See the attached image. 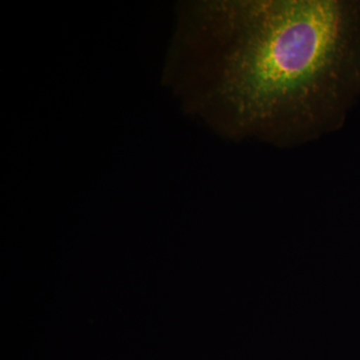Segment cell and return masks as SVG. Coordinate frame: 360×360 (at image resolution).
<instances>
[{
  "label": "cell",
  "instance_id": "cell-1",
  "mask_svg": "<svg viewBox=\"0 0 360 360\" xmlns=\"http://www.w3.org/2000/svg\"><path fill=\"white\" fill-rule=\"evenodd\" d=\"M174 63L186 108L227 139L319 141L360 97V0L187 4Z\"/></svg>",
  "mask_w": 360,
  "mask_h": 360
}]
</instances>
